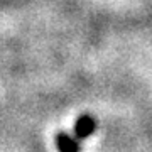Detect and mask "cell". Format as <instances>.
<instances>
[{
    "instance_id": "cell-1",
    "label": "cell",
    "mask_w": 152,
    "mask_h": 152,
    "mask_svg": "<svg viewBox=\"0 0 152 152\" xmlns=\"http://www.w3.org/2000/svg\"><path fill=\"white\" fill-rule=\"evenodd\" d=\"M56 147L59 152H80L81 144L76 135H71L68 132H58L56 135Z\"/></svg>"
},
{
    "instance_id": "cell-2",
    "label": "cell",
    "mask_w": 152,
    "mask_h": 152,
    "mask_svg": "<svg viewBox=\"0 0 152 152\" xmlns=\"http://www.w3.org/2000/svg\"><path fill=\"white\" fill-rule=\"evenodd\" d=\"M95 129H96V120L91 115H81V117H78L75 124V135L81 140V139H86L91 135Z\"/></svg>"
}]
</instances>
